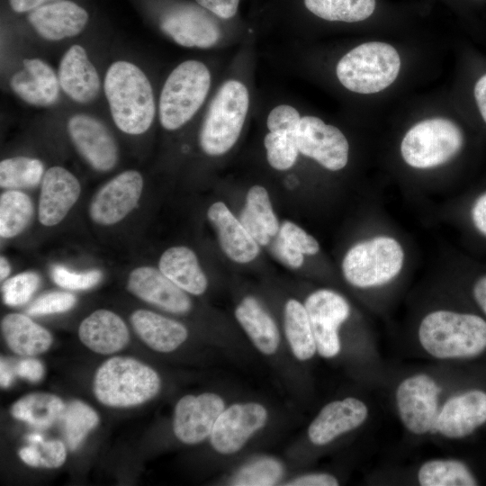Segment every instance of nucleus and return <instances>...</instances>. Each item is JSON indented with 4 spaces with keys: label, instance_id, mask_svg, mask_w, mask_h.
Returning <instances> with one entry per match:
<instances>
[{
    "label": "nucleus",
    "instance_id": "1",
    "mask_svg": "<svg viewBox=\"0 0 486 486\" xmlns=\"http://www.w3.org/2000/svg\"><path fill=\"white\" fill-rule=\"evenodd\" d=\"M413 340L419 353L443 364L472 359L486 351V320L474 313L436 306L419 316Z\"/></svg>",
    "mask_w": 486,
    "mask_h": 486
},
{
    "label": "nucleus",
    "instance_id": "2",
    "mask_svg": "<svg viewBox=\"0 0 486 486\" xmlns=\"http://www.w3.org/2000/svg\"><path fill=\"white\" fill-rule=\"evenodd\" d=\"M104 93L116 126L123 132L139 135L147 131L155 116V102L149 80L136 65L116 61L108 68Z\"/></svg>",
    "mask_w": 486,
    "mask_h": 486
},
{
    "label": "nucleus",
    "instance_id": "3",
    "mask_svg": "<svg viewBox=\"0 0 486 486\" xmlns=\"http://www.w3.org/2000/svg\"><path fill=\"white\" fill-rule=\"evenodd\" d=\"M445 369H420L400 375L392 400L404 430L416 438L429 437L440 401L448 389Z\"/></svg>",
    "mask_w": 486,
    "mask_h": 486
},
{
    "label": "nucleus",
    "instance_id": "4",
    "mask_svg": "<svg viewBox=\"0 0 486 486\" xmlns=\"http://www.w3.org/2000/svg\"><path fill=\"white\" fill-rule=\"evenodd\" d=\"M405 250L394 237L374 235L354 244L345 254V280L359 290H378L393 283L405 264Z\"/></svg>",
    "mask_w": 486,
    "mask_h": 486
},
{
    "label": "nucleus",
    "instance_id": "5",
    "mask_svg": "<svg viewBox=\"0 0 486 486\" xmlns=\"http://www.w3.org/2000/svg\"><path fill=\"white\" fill-rule=\"evenodd\" d=\"M161 380L151 367L137 359L114 356L96 371L94 392L109 407L125 408L142 404L159 392Z\"/></svg>",
    "mask_w": 486,
    "mask_h": 486
},
{
    "label": "nucleus",
    "instance_id": "6",
    "mask_svg": "<svg viewBox=\"0 0 486 486\" xmlns=\"http://www.w3.org/2000/svg\"><path fill=\"white\" fill-rule=\"evenodd\" d=\"M249 107V94L240 81L230 79L218 89L204 117L199 142L209 156H220L237 142Z\"/></svg>",
    "mask_w": 486,
    "mask_h": 486
},
{
    "label": "nucleus",
    "instance_id": "7",
    "mask_svg": "<svg viewBox=\"0 0 486 486\" xmlns=\"http://www.w3.org/2000/svg\"><path fill=\"white\" fill-rule=\"evenodd\" d=\"M400 58L392 45L370 41L356 46L338 61L336 73L346 89L358 94L378 93L397 78Z\"/></svg>",
    "mask_w": 486,
    "mask_h": 486
},
{
    "label": "nucleus",
    "instance_id": "8",
    "mask_svg": "<svg viewBox=\"0 0 486 486\" xmlns=\"http://www.w3.org/2000/svg\"><path fill=\"white\" fill-rule=\"evenodd\" d=\"M211 86L208 68L198 60L179 64L167 76L159 97V121L175 130L188 122L203 104Z\"/></svg>",
    "mask_w": 486,
    "mask_h": 486
},
{
    "label": "nucleus",
    "instance_id": "9",
    "mask_svg": "<svg viewBox=\"0 0 486 486\" xmlns=\"http://www.w3.org/2000/svg\"><path fill=\"white\" fill-rule=\"evenodd\" d=\"M464 134L452 121L443 118L427 119L412 126L400 143L404 162L416 169L440 166L462 149Z\"/></svg>",
    "mask_w": 486,
    "mask_h": 486
},
{
    "label": "nucleus",
    "instance_id": "10",
    "mask_svg": "<svg viewBox=\"0 0 486 486\" xmlns=\"http://www.w3.org/2000/svg\"><path fill=\"white\" fill-rule=\"evenodd\" d=\"M486 424V392L446 391L437 410L429 438L460 440Z\"/></svg>",
    "mask_w": 486,
    "mask_h": 486
},
{
    "label": "nucleus",
    "instance_id": "11",
    "mask_svg": "<svg viewBox=\"0 0 486 486\" xmlns=\"http://www.w3.org/2000/svg\"><path fill=\"white\" fill-rule=\"evenodd\" d=\"M317 353L323 358L338 356L342 349L339 330L351 316L348 301L331 289H319L309 294L304 302Z\"/></svg>",
    "mask_w": 486,
    "mask_h": 486
},
{
    "label": "nucleus",
    "instance_id": "12",
    "mask_svg": "<svg viewBox=\"0 0 486 486\" xmlns=\"http://www.w3.org/2000/svg\"><path fill=\"white\" fill-rule=\"evenodd\" d=\"M296 140L301 154L328 170H341L348 162L349 144L344 133L316 116L301 118Z\"/></svg>",
    "mask_w": 486,
    "mask_h": 486
},
{
    "label": "nucleus",
    "instance_id": "13",
    "mask_svg": "<svg viewBox=\"0 0 486 486\" xmlns=\"http://www.w3.org/2000/svg\"><path fill=\"white\" fill-rule=\"evenodd\" d=\"M143 188L141 175L136 170L124 171L102 186L89 205L91 219L109 226L121 221L138 205Z\"/></svg>",
    "mask_w": 486,
    "mask_h": 486
},
{
    "label": "nucleus",
    "instance_id": "14",
    "mask_svg": "<svg viewBox=\"0 0 486 486\" xmlns=\"http://www.w3.org/2000/svg\"><path fill=\"white\" fill-rule=\"evenodd\" d=\"M160 27L177 44L188 48L213 47L221 35L218 23L204 8L190 4L166 11L161 17Z\"/></svg>",
    "mask_w": 486,
    "mask_h": 486
},
{
    "label": "nucleus",
    "instance_id": "15",
    "mask_svg": "<svg viewBox=\"0 0 486 486\" xmlns=\"http://www.w3.org/2000/svg\"><path fill=\"white\" fill-rule=\"evenodd\" d=\"M266 419L267 411L259 403L233 404L217 418L210 436L211 444L220 454L236 453L265 426Z\"/></svg>",
    "mask_w": 486,
    "mask_h": 486
},
{
    "label": "nucleus",
    "instance_id": "16",
    "mask_svg": "<svg viewBox=\"0 0 486 486\" xmlns=\"http://www.w3.org/2000/svg\"><path fill=\"white\" fill-rule=\"evenodd\" d=\"M68 132L78 153L95 170L112 169L118 160V146L108 128L87 114H75L68 122Z\"/></svg>",
    "mask_w": 486,
    "mask_h": 486
},
{
    "label": "nucleus",
    "instance_id": "17",
    "mask_svg": "<svg viewBox=\"0 0 486 486\" xmlns=\"http://www.w3.org/2000/svg\"><path fill=\"white\" fill-rule=\"evenodd\" d=\"M225 410L220 396L212 392L186 395L175 408L173 429L183 443L194 445L211 436L214 424Z\"/></svg>",
    "mask_w": 486,
    "mask_h": 486
},
{
    "label": "nucleus",
    "instance_id": "18",
    "mask_svg": "<svg viewBox=\"0 0 486 486\" xmlns=\"http://www.w3.org/2000/svg\"><path fill=\"white\" fill-rule=\"evenodd\" d=\"M368 404L353 396L327 403L308 428L310 441L315 446H326L342 435L361 428L369 418Z\"/></svg>",
    "mask_w": 486,
    "mask_h": 486
},
{
    "label": "nucleus",
    "instance_id": "19",
    "mask_svg": "<svg viewBox=\"0 0 486 486\" xmlns=\"http://www.w3.org/2000/svg\"><path fill=\"white\" fill-rule=\"evenodd\" d=\"M127 289L140 300L172 313H186L192 302L183 289L174 284L159 269L140 266L132 270Z\"/></svg>",
    "mask_w": 486,
    "mask_h": 486
},
{
    "label": "nucleus",
    "instance_id": "20",
    "mask_svg": "<svg viewBox=\"0 0 486 486\" xmlns=\"http://www.w3.org/2000/svg\"><path fill=\"white\" fill-rule=\"evenodd\" d=\"M81 192L77 178L61 166L49 168L41 180L38 217L44 226L59 223L76 202Z\"/></svg>",
    "mask_w": 486,
    "mask_h": 486
},
{
    "label": "nucleus",
    "instance_id": "21",
    "mask_svg": "<svg viewBox=\"0 0 486 486\" xmlns=\"http://www.w3.org/2000/svg\"><path fill=\"white\" fill-rule=\"evenodd\" d=\"M28 19L42 38L59 40L80 33L88 21V14L77 4L61 0L32 10Z\"/></svg>",
    "mask_w": 486,
    "mask_h": 486
},
{
    "label": "nucleus",
    "instance_id": "22",
    "mask_svg": "<svg viewBox=\"0 0 486 486\" xmlns=\"http://www.w3.org/2000/svg\"><path fill=\"white\" fill-rule=\"evenodd\" d=\"M215 228L220 246L225 255L239 264L249 263L259 254V244L222 202L212 204L207 212Z\"/></svg>",
    "mask_w": 486,
    "mask_h": 486
},
{
    "label": "nucleus",
    "instance_id": "23",
    "mask_svg": "<svg viewBox=\"0 0 486 486\" xmlns=\"http://www.w3.org/2000/svg\"><path fill=\"white\" fill-rule=\"evenodd\" d=\"M58 77L61 89L77 103H89L99 93L98 73L80 45H73L66 51L59 63Z\"/></svg>",
    "mask_w": 486,
    "mask_h": 486
},
{
    "label": "nucleus",
    "instance_id": "24",
    "mask_svg": "<svg viewBox=\"0 0 486 486\" xmlns=\"http://www.w3.org/2000/svg\"><path fill=\"white\" fill-rule=\"evenodd\" d=\"M14 93L24 102L36 106L54 104L59 93V81L54 70L40 58H26L23 68L10 80Z\"/></svg>",
    "mask_w": 486,
    "mask_h": 486
},
{
    "label": "nucleus",
    "instance_id": "25",
    "mask_svg": "<svg viewBox=\"0 0 486 486\" xmlns=\"http://www.w3.org/2000/svg\"><path fill=\"white\" fill-rule=\"evenodd\" d=\"M81 342L92 351L109 355L122 350L130 340V333L120 316L108 310H97L80 324Z\"/></svg>",
    "mask_w": 486,
    "mask_h": 486
},
{
    "label": "nucleus",
    "instance_id": "26",
    "mask_svg": "<svg viewBox=\"0 0 486 486\" xmlns=\"http://www.w3.org/2000/svg\"><path fill=\"white\" fill-rule=\"evenodd\" d=\"M130 323L140 339L155 351L168 353L176 349L188 336L186 328L178 321L147 310H137Z\"/></svg>",
    "mask_w": 486,
    "mask_h": 486
},
{
    "label": "nucleus",
    "instance_id": "27",
    "mask_svg": "<svg viewBox=\"0 0 486 486\" xmlns=\"http://www.w3.org/2000/svg\"><path fill=\"white\" fill-rule=\"evenodd\" d=\"M158 267L174 284L189 293L201 295L207 289V277L197 256L186 247L166 249L159 259Z\"/></svg>",
    "mask_w": 486,
    "mask_h": 486
},
{
    "label": "nucleus",
    "instance_id": "28",
    "mask_svg": "<svg viewBox=\"0 0 486 486\" xmlns=\"http://www.w3.org/2000/svg\"><path fill=\"white\" fill-rule=\"evenodd\" d=\"M1 330L9 348L20 356H34L47 351L52 344L49 330L19 313L5 315Z\"/></svg>",
    "mask_w": 486,
    "mask_h": 486
},
{
    "label": "nucleus",
    "instance_id": "29",
    "mask_svg": "<svg viewBox=\"0 0 486 486\" xmlns=\"http://www.w3.org/2000/svg\"><path fill=\"white\" fill-rule=\"evenodd\" d=\"M238 220L252 238L262 246H267L272 238L278 234L280 228L268 193L261 185H254L248 190Z\"/></svg>",
    "mask_w": 486,
    "mask_h": 486
},
{
    "label": "nucleus",
    "instance_id": "30",
    "mask_svg": "<svg viewBox=\"0 0 486 486\" xmlns=\"http://www.w3.org/2000/svg\"><path fill=\"white\" fill-rule=\"evenodd\" d=\"M235 317L261 353H275L280 342L277 326L256 298L245 297L237 306Z\"/></svg>",
    "mask_w": 486,
    "mask_h": 486
},
{
    "label": "nucleus",
    "instance_id": "31",
    "mask_svg": "<svg viewBox=\"0 0 486 486\" xmlns=\"http://www.w3.org/2000/svg\"><path fill=\"white\" fill-rule=\"evenodd\" d=\"M413 482L419 486H475L479 484L466 463L448 457L423 461L413 472Z\"/></svg>",
    "mask_w": 486,
    "mask_h": 486
},
{
    "label": "nucleus",
    "instance_id": "32",
    "mask_svg": "<svg viewBox=\"0 0 486 486\" xmlns=\"http://www.w3.org/2000/svg\"><path fill=\"white\" fill-rule=\"evenodd\" d=\"M66 404L57 395L47 392L27 394L11 408L12 416L38 429H46L58 422Z\"/></svg>",
    "mask_w": 486,
    "mask_h": 486
},
{
    "label": "nucleus",
    "instance_id": "33",
    "mask_svg": "<svg viewBox=\"0 0 486 486\" xmlns=\"http://www.w3.org/2000/svg\"><path fill=\"white\" fill-rule=\"evenodd\" d=\"M284 332L294 356L306 361L317 353L314 335L304 307L295 299L287 301L284 313Z\"/></svg>",
    "mask_w": 486,
    "mask_h": 486
},
{
    "label": "nucleus",
    "instance_id": "34",
    "mask_svg": "<svg viewBox=\"0 0 486 486\" xmlns=\"http://www.w3.org/2000/svg\"><path fill=\"white\" fill-rule=\"evenodd\" d=\"M306 9L328 22H362L377 12V0H303Z\"/></svg>",
    "mask_w": 486,
    "mask_h": 486
},
{
    "label": "nucleus",
    "instance_id": "35",
    "mask_svg": "<svg viewBox=\"0 0 486 486\" xmlns=\"http://www.w3.org/2000/svg\"><path fill=\"white\" fill-rule=\"evenodd\" d=\"M33 216V204L22 192L9 190L0 196V236L14 238L22 233Z\"/></svg>",
    "mask_w": 486,
    "mask_h": 486
},
{
    "label": "nucleus",
    "instance_id": "36",
    "mask_svg": "<svg viewBox=\"0 0 486 486\" xmlns=\"http://www.w3.org/2000/svg\"><path fill=\"white\" fill-rule=\"evenodd\" d=\"M61 433L70 450H76L87 434L99 422L97 413L80 400H72L66 407L58 419Z\"/></svg>",
    "mask_w": 486,
    "mask_h": 486
},
{
    "label": "nucleus",
    "instance_id": "37",
    "mask_svg": "<svg viewBox=\"0 0 486 486\" xmlns=\"http://www.w3.org/2000/svg\"><path fill=\"white\" fill-rule=\"evenodd\" d=\"M40 160L27 157L6 158L0 163V185L9 190L37 186L43 177Z\"/></svg>",
    "mask_w": 486,
    "mask_h": 486
},
{
    "label": "nucleus",
    "instance_id": "38",
    "mask_svg": "<svg viewBox=\"0 0 486 486\" xmlns=\"http://www.w3.org/2000/svg\"><path fill=\"white\" fill-rule=\"evenodd\" d=\"M297 130H278L269 131L264 139L266 158L276 170H287L296 162L299 148L296 140Z\"/></svg>",
    "mask_w": 486,
    "mask_h": 486
},
{
    "label": "nucleus",
    "instance_id": "39",
    "mask_svg": "<svg viewBox=\"0 0 486 486\" xmlns=\"http://www.w3.org/2000/svg\"><path fill=\"white\" fill-rule=\"evenodd\" d=\"M284 474L283 464L276 459L262 457L247 464L234 475L236 486H270L278 482Z\"/></svg>",
    "mask_w": 486,
    "mask_h": 486
},
{
    "label": "nucleus",
    "instance_id": "40",
    "mask_svg": "<svg viewBox=\"0 0 486 486\" xmlns=\"http://www.w3.org/2000/svg\"><path fill=\"white\" fill-rule=\"evenodd\" d=\"M19 456L32 467L58 468L64 464L67 452L63 442L50 440L32 443L22 448Z\"/></svg>",
    "mask_w": 486,
    "mask_h": 486
},
{
    "label": "nucleus",
    "instance_id": "41",
    "mask_svg": "<svg viewBox=\"0 0 486 486\" xmlns=\"http://www.w3.org/2000/svg\"><path fill=\"white\" fill-rule=\"evenodd\" d=\"M40 282L34 272L21 273L6 280L2 285L3 300L9 306H19L27 302Z\"/></svg>",
    "mask_w": 486,
    "mask_h": 486
},
{
    "label": "nucleus",
    "instance_id": "42",
    "mask_svg": "<svg viewBox=\"0 0 486 486\" xmlns=\"http://www.w3.org/2000/svg\"><path fill=\"white\" fill-rule=\"evenodd\" d=\"M53 281L59 286L70 290H86L96 285L103 277L99 270L76 273L62 266H55L51 270Z\"/></svg>",
    "mask_w": 486,
    "mask_h": 486
},
{
    "label": "nucleus",
    "instance_id": "43",
    "mask_svg": "<svg viewBox=\"0 0 486 486\" xmlns=\"http://www.w3.org/2000/svg\"><path fill=\"white\" fill-rule=\"evenodd\" d=\"M76 302V298L69 292H52L37 298L27 309L32 316L60 313L69 310Z\"/></svg>",
    "mask_w": 486,
    "mask_h": 486
},
{
    "label": "nucleus",
    "instance_id": "44",
    "mask_svg": "<svg viewBox=\"0 0 486 486\" xmlns=\"http://www.w3.org/2000/svg\"><path fill=\"white\" fill-rule=\"evenodd\" d=\"M278 234L286 243L303 255L312 256L320 251L318 240L292 221H284Z\"/></svg>",
    "mask_w": 486,
    "mask_h": 486
},
{
    "label": "nucleus",
    "instance_id": "45",
    "mask_svg": "<svg viewBox=\"0 0 486 486\" xmlns=\"http://www.w3.org/2000/svg\"><path fill=\"white\" fill-rule=\"evenodd\" d=\"M301 118L299 112L292 105L280 104L269 112L266 126L269 131L297 130Z\"/></svg>",
    "mask_w": 486,
    "mask_h": 486
},
{
    "label": "nucleus",
    "instance_id": "46",
    "mask_svg": "<svg viewBox=\"0 0 486 486\" xmlns=\"http://www.w3.org/2000/svg\"><path fill=\"white\" fill-rule=\"evenodd\" d=\"M272 254L284 265L291 268H299L304 261V255L294 249L277 234L269 244Z\"/></svg>",
    "mask_w": 486,
    "mask_h": 486
},
{
    "label": "nucleus",
    "instance_id": "47",
    "mask_svg": "<svg viewBox=\"0 0 486 486\" xmlns=\"http://www.w3.org/2000/svg\"><path fill=\"white\" fill-rule=\"evenodd\" d=\"M202 8L222 19L232 18L238 11L240 0H195Z\"/></svg>",
    "mask_w": 486,
    "mask_h": 486
},
{
    "label": "nucleus",
    "instance_id": "48",
    "mask_svg": "<svg viewBox=\"0 0 486 486\" xmlns=\"http://www.w3.org/2000/svg\"><path fill=\"white\" fill-rule=\"evenodd\" d=\"M338 484V480L328 472L305 474L286 483L291 486H337Z\"/></svg>",
    "mask_w": 486,
    "mask_h": 486
},
{
    "label": "nucleus",
    "instance_id": "49",
    "mask_svg": "<svg viewBox=\"0 0 486 486\" xmlns=\"http://www.w3.org/2000/svg\"><path fill=\"white\" fill-rule=\"evenodd\" d=\"M15 371L20 377L32 382H39L44 374L42 364L37 359L32 358L20 361Z\"/></svg>",
    "mask_w": 486,
    "mask_h": 486
},
{
    "label": "nucleus",
    "instance_id": "50",
    "mask_svg": "<svg viewBox=\"0 0 486 486\" xmlns=\"http://www.w3.org/2000/svg\"><path fill=\"white\" fill-rule=\"evenodd\" d=\"M471 220L475 230L486 238V192L474 201L471 208Z\"/></svg>",
    "mask_w": 486,
    "mask_h": 486
},
{
    "label": "nucleus",
    "instance_id": "51",
    "mask_svg": "<svg viewBox=\"0 0 486 486\" xmlns=\"http://www.w3.org/2000/svg\"><path fill=\"white\" fill-rule=\"evenodd\" d=\"M472 294L475 303L486 316V274L473 283Z\"/></svg>",
    "mask_w": 486,
    "mask_h": 486
},
{
    "label": "nucleus",
    "instance_id": "52",
    "mask_svg": "<svg viewBox=\"0 0 486 486\" xmlns=\"http://www.w3.org/2000/svg\"><path fill=\"white\" fill-rule=\"evenodd\" d=\"M474 97L480 113L486 122V74L477 81L474 86Z\"/></svg>",
    "mask_w": 486,
    "mask_h": 486
},
{
    "label": "nucleus",
    "instance_id": "53",
    "mask_svg": "<svg viewBox=\"0 0 486 486\" xmlns=\"http://www.w3.org/2000/svg\"><path fill=\"white\" fill-rule=\"evenodd\" d=\"M49 1L55 0H9L10 6L16 13L32 11Z\"/></svg>",
    "mask_w": 486,
    "mask_h": 486
},
{
    "label": "nucleus",
    "instance_id": "54",
    "mask_svg": "<svg viewBox=\"0 0 486 486\" xmlns=\"http://www.w3.org/2000/svg\"><path fill=\"white\" fill-rule=\"evenodd\" d=\"M13 372L8 364L1 358L0 361V383L1 387L7 388L13 382Z\"/></svg>",
    "mask_w": 486,
    "mask_h": 486
},
{
    "label": "nucleus",
    "instance_id": "55",
    "mask_svg": "<svg viewBox=\"0 0 486 486\" xmlns=\"http://www.w3.org/2000/svg\"><path fill=\"white\" fill-rule=\"evenodd\" d=\"M11 271L10 264L7 259L4 256L0 258V279H5Z\"/></svg>",
    "mask_w": 486,
    "mask_h": 486
},
{
    "label": "nucleus",
    "instance_id": "56",
    "mask_svg": "<svg viewBox=\"0 0 486 486\" xmlns=\"http://www.w3.org/2000/svg\"><path fill=\"white\" fill-rule=\"evenodd\" d=\"M28 440L32 443H38L43 441V438L40 435L32 434L28 436Z\"/></svg>",
    "mask_w": 486,
    "mask_h": 486
}]
</instances>
